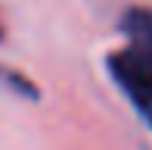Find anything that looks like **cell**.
I'll use <instances>...</instances> for the list:
<instances>
[{"label":"cell","mask_w":152,"mask_h":150,"mask_svg":"<svg viewBox=\"0 0 152 150\" xmlns=\"http://www.w3.org/2000/svg\"><path fill=\"white\" fill-rule=\"evenodd\" d=\"M106 69L127 103L152 128V10L130 6L124 16V44L109 53Z\"/></svg>","instance_id":"6da1fadb"}]
</instances>
